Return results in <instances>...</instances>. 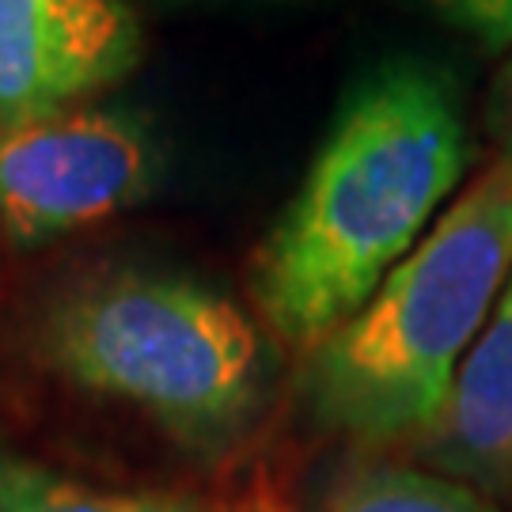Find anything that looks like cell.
Returning a JSON list of instances; mask_svg holds the SVG:
<instances>
[{
  "label": "cell",
  "instance_id": "2",
  "mask_svg": "<svg viewBox=\"0 0 512 512\" xmlns=\"http://www.w3.org/2000/svg\"><path fill=\"white\" fill-rule=\"evenodd\" d=\"M38 361L69 387L137 410L190 456H224L266 403V342L236 300L190 274L122 266L46 304Z\"/></svg>",
  "mask_w": 512,
  "mask_h": 512
},
{
  "label": "cell",
  "instance_id": "5",
  "mask_svg": "<svg viewBox=\"0 0 512 512\" xmlns=\"http://www.w3.org/2000/svg\"><path fill=\"white\" fill-rule=\"evenodd\" d=\"M126 0H0V133L84 107L141 61Z\"/></svg>",
  "mask_w": 512,
  "mask_h": 512
},
{
  "label": "cell",
  "instance_id": "3",
  "mask_svg": "<svg viewBox=\"0 0 512 512\" xmlns=\"http://www.w3.org/2000/svg\"><path fill=\"white\" fill-rule=\"evenodd\" d=\"M512 274V175L486 171L368 304L308 353L304 403L330 433L421 437Z\"/></svg>",
  "mask_w": 512,
  "mask_h": 512
},
{
  "label": "cell",
  "instance_id": "8",
  "mask_svg": "<svg viewBox=\"0 0 512 512\" xmlns=\"http://www.w3.org/2000/svg\"><path fill=\"white\" fill-rule=\"evenodd\" d=\"M319 512H494L475 490L414 467H357L330 486Z\"/></svg>",
  "mask_w": 512,
  "mask_h": 512
},
{
  "label": "cell",
  "instance_id": "7",
  "mask_svg": "<svg viewBox=\"0 0 512 512\" xmlns=\"http://www.w3.org/2000/svg\"><path fill=\"white\" fill-rule=\"evenodd\" d=\"M0 512H262L251 501H224L167 490H110L16 452L0 440Z\"/></svg>",
  "mask_w": 512,
  "mask_h": 512
},
{
  "label": "cell",
  "instance_id": "4",
  "mask_svg": "<svg viewBox=\"0 0 512 512\" xmlns=\"http://www.w3.org/2000/svg\"><path fill=\"white\" fill-rule=\"evenodd\" d=\"M164 152L141 114L73 107L0 133V232L16 247L110 220L160 186Z\"/></svg>",
  "mask_w": 512,
  "mask_h": 512
},
{
  "label": "cell",
  "instance_id": "6",
  "mask_svg": "<svg viewBox=\"0 0 512 512\" xmlns=\"http://www.w3.org/2000/svg\"><path fill=\"white\" fill-rule=\"evenodd\" d=\"M421 444L459 478L482 486L512 478V274Z\"/></svg>",
  "mask_w": 512,
  "mask_h": 512
},
{
  "label": "cell",
  "instance_id": "9",
  "mask_svg": "<svg viewBox=\"0 0 512 512\" xmlns=\"http://www.w3.org/2000/svg\"><path fill=\"white\" fill-rule=\"evenodd\" d=\"M429 8L490 54L512 46V0H429Z\"/></svg>",
  "mask_w": 512,
  "mask_h": 512
},
{
  "label": "cell",
  "instance_id": "1",
  "mask_svg": "<svg viewBox=\"0 0 512 512\" xmlns=\"http://www.w3.org/2000/svg\"><path fill=\"white\" fill-rule=\"evenodd\" d=\"M463 167L456 84L414 57L368 69L255 258L266 327L304 353L330 338L418 247Z\"/></svg>",
  "mask_w": 512,
  "mask_h": 512
},
{
  "label": "cell",
  "instance_id": "10",
  "mask_svg": "<svg viewBox=\"0 0 512 512\" xmlns=\"http://www.w3.org/2000/svg\"><path fill=\"white\" fill-rule=\"evenodd\" d=\"M490 126H494L497 148H501V171L512 175V61L494 88V110H490Z\"/></svg>",
  "mask_w": 512,
  "mask_h": 512
},
{
  "label": "cell",
  "instance_id": "11",
  "mask_svg": "<svg viewBox=\"0 0 512 512\" xmlns=\"http://www.w3.org/2000/svg\"><path fill=\"white\" fill-rule=\"evenodd\" d=\"M156 8H232V4H255V0H148Z\"/></svg>",
  "mask_w": 512,
  "mask_h": 512
}]
</instances>
